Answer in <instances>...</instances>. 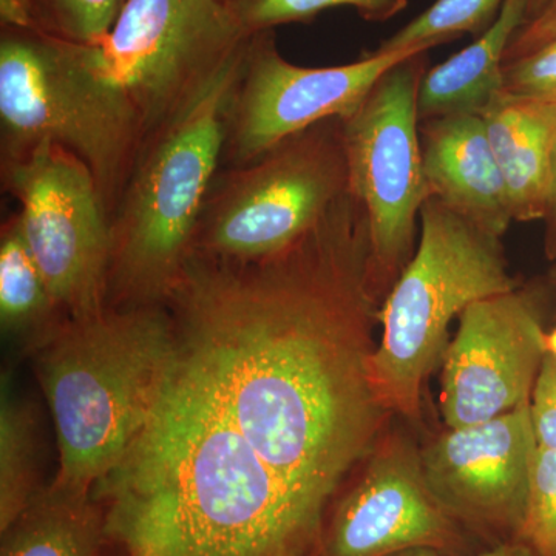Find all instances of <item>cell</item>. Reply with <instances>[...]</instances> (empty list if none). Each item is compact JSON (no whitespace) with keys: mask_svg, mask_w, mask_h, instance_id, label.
<instances>
[{"mask_svg":"<svg viewBox=\"0 0 556 556\" xmlns=\"http://www.w3.org/2000/svg\"><path fill=\"white\" fill-rule=\"evenodd\" d=\"M536 448L526 404L485 422L448 428L420 447V457L441 506L492 547L518 540Z\"/></svg>","mask_w":556,"mask_h":556,"instance_id":"cell-13","label":"cell"},{"mask_svg":"<svg viewBox=\"0 0 556 556\" xmlns=\"http://www.w3.org/2000/svg\"><path fill=\"white\" fill-rule=\"evenodd\" d=\"M350 190L343 121H321L244 166L222 167L192 255L255 263L302 239Z\"/></svg>","mask_w":556,"mask_h":556,"instance_id":"cell-6","label":"cell"},{"mask_svg":"<svg viewBox=\"0 0 556 556\" xmlns=\"http://www.w3.org/2000/svg\"><path fill=\"white\" fill-rule=\"evenodd\" d=\"M530 417L538 445L556 452V358L551 354L544 357L533 388Z\"/></svg>","mask_w":556,"mask_h":556,"instance_id":"cell-25","label":"cell"},{"mask_svg":"<svg viewBox=\"0 0 556 556\" xmlns=\"http://www.w3.org/2000/svg\"><path fill=\"white\" fill-rule=\"evenodd\" d=\"M525 24V0H506L489 30L447 61L428 68L417 93L419 121L481 115L504 89V56Z\"/></svg>","mask_w":556,"mask_h":556,"instance_id":"cell-16","label":"cell"},{"mask_svg":"<svg viewBox=\"0 0 556 556\" xmlns=\"http://www.w3.org/2000/svg\"><path fill=\"white\" fill-rule=\"evenodd\" d=\"M526 2V22L532 21L536 17L551 0H525Z\"/></svg>","mask_w":556,"mask_h":556,"instance_id":"cell-29","label":"cell"},{"mask_svg":"<svg viewBox=\"0 0 556 556\" xmlns=\"http://www.w3.org/2000/svg\"><path fill=\"white\" fill-rule=\"evenodd\" d=\"M544 222V254L556 263V146L552 163L551 189H548L546 215Z\"/></svg>","mask_w":556,"mask_h":556,"instance_id":"cell-28","label":"cell"},{"mask_svg":"<svg viewBox=\"0 0 556 556\" xmlns=\"http://www.w3.org/2000/svg\"><path fill=\"white\" fill-rule=\"evenodd\" d=\"M427 70L426 53L388 70L342 119L350 193L367 222L369 276L382 303L415 255L428 199L417 113Z\"/></svg>","mask_w":556,"mask_h":556,"instance_id":"cell-7","label":"cell"},{"mask_svg":"<svg viewBox=\"0 0 556 556\" xmlns=\"http://www.w3.org/2000/svg\"><path fill=\"white\" fill-rule=\"evenodd\" d=\"M552 280H554V283L556 285V266L554 273H552Z\"/></svg>","mask_w":556,"mask_h":556,"instance_id":"cell-31","label":"cell"},{"mask_svg":"<svg viewBox=\"0 0 556 556\" xmlns=\"http://www.w3.org/2000/svg\"><path fill=\"white\" fill-rule=\"evenodd\" d=\"M427 51H372L350 64L302 67L280 53L276 31L255 33L230 102L223 167L244 166L321 121L348 118L388 70Z\"/></svg>","mask_w":556,"mask_h":556,"instance_id":"cell-10","label":"cell"},{"mask_svg":"<svg viewBox=\"0 0 556 556\" xmlns=\"http://www.w3.org/2000/svg\"><path fill=\"white\" fill-rule=\"evenodd\" d=\"M428 197L503 239L514 223L506 181L479 115L420 121Z\"/></svg>","mask_w":556,"mask_h":556,"instance_id":"cell-14","label":"cell"},{"mask_svg":"<svg viewBox=\"0 0 556 556\" xmlns=\"http://www.w3.org/2000/svg\"><path fill=\"white\" fill-rule=\"evenodd\" d=\"M361 470L327 515L316 556H393L413 548L481 552L478 538L434 497L420 447L405 431L387 428Z\"/></svg>","mask_w":556,"mask_h":556,"instance_id":"cell-12","label":"cell"},{"mask_svg":"<svg viewBox=\"0 0 556 556\" xmlns=\"http://www.w3.org/2000/svg\"><path fill=\"white\" fill-rule=\"evenodd\" d=\"M249 38L222 0H129L97 46L137 110L144 144L199 100Z\"/></svg>","mask_w":556,"mask_h":556,"instance_id":"cell-8","label":"cell"},{"mask_svg":"<svg viewBox=\"0 0 556 556\" xmlns=\"http://www.w3.org/2000/svg\"><path fill=\"white\" fill-rule=\"evenodd\" d=\"M226 9L252 36L288 24H308L318 14L351 7L368 22H386L407 9L408 0H225Z\"/></svg>","mask_w":556,"mask_h":556,"instance_id":"cell-21","label":"cell"},{"mask_svg":"<svg viewBox=\"0 0 556 556\" xmlns=\"http://www.w3.org/2000/svg\"><path fill=\"white\" fill-rule=\"evenodd\" d=\"M40 141L75 153L112 218L142 146L137 110L98 46L0 27V159Z\"/></svg>","mask_w":556,"mask_h":556,"instance_id":"cell-4","label":"cell"},{"mask_svg":"<svg viewBox=\"0 0 556 556\" xmlns=\"http://www.w3.org/2000/svg\"><path fill=\"white\" fill-rule=\"evenodd\" d=\"M518 285L508 273L503 239L428 197L420 208L415 255L380 308L382 336L369 365L387 412L417 422L420 391L441 367L453 318L471 303Z\"/></svg>","mask_w":556,"mask_h":556,"instance_id":"cell-5","label":"cell"},{"mask_svg":"<svg viewBox=\"0 0 556 556\" xmlns=\"http://www.w3.org/2000/svg\"><path fill=\"white\" fill-rule=\"evenodd\" d=\"M518 540L540 556H556V452L538 445L526 517Z\"/></svg>","mask_w":556,"mask_h":556,"instance_id":"cell-23","label":"cell"},{"mask_svg":"<svg viewBox=\"0 0 556 556\" xmlns=\"http://www.w3.org/2000/svg\"><path fill=\"white\" fill-rule=\"evenodd\" d=\"M222 2H225V0H222Z\"/></svg>","mask_w":556,"mask_h":556,"instance_id":"cell-32","label":"cell"},{"mask_svg":"<svg viewBox=\"0 0 556 556\" xmlns=\"http://www.w3.org/2000/svg\"><path fill=\"white\" fill-rule=\"evenodd\" d=\"M514 222H543L556 146V102L501 90L481 113Z\"/></svg>","mask_w":556,"mask_h":556,"instance_id":"cell-15","label":"cell"},{"mask_svg":"<svg viewBox=\"0 0 556 556\" xmlns=\"http://www.w3.org/2000/svg\"><path fill=\"white\" fill-rule=\"evenodd\" d=\"M506 0H437L380 43L378 53L433 47L471 33L481 36L500 16Z\"/></svg>","mask_w":556,"mask_h":556,"instance_id":"cell-20","label":"cell"},{"mask_svg":"<svg viewBox=\"0 0 556 556\" xmlns=\"http://www.w3.org/2000/svg\"><path fill=\"white\" fill-rule=\"evenodd\" d=\"M504 90L556 102V39L504 64Z\"/></svg>","mask_w":556,"mask_h":556,"instance_id":"cell-24","label":"cell"},{"mask_svg":"<svg viewBox=\"0 0 556 556\" xmlns=\"http://www.w3.org/2000/svg\"><path fill=\"white\" fill-rule=\"evenodd\" d=\"M129 0H27L36 30L70 42L97 46Z\"/></svg>","mask_w":556,"mask_h":556,"instance_id":"cell-22","label":"cell"},{"mask_svg":"<svg viewBox=\"0 0 556 556\" xmlns=\"http://www.w3.org/2000/svg\"><path fill=\"white\" fill-rule=\"evenodd\" d=\"M546 350L547 354L556 358V325L546 334Z\"/></svg>","mask_w":556,"mask_h":556,"instance_id":"cell-30","label":"cell"},{"mask_svg":"<svg viewBox=\"0 0 556 556\" xmlns=\"http://www.w3.org/2000/svg\"><path fill=\"white\" fill-rule=\"evenodd\" d=\"M0 177L20 204L25 239L68 318L108 308L112 225L89 167L56 142L40 141L0 159Z\"/></svg>","mask_w":556,"mask_h":556,"instance_id":"cell-9","label":"cell"},{"mask_svg":"<svg viewBox=\"0 0 556 556\" xmlns=\"http://www.w3.org/2000/svg\"><path fill=\"white\" fill-rule=\"evenodd\" d=\"M393 556H540L529 544L521 540L507 541L497 546L486 547L484 551L471 555H448L431 548H413V551L401 552Z\"/></svg>","mask_w":556,"mask_h":556,"instance_id":"cell-27","label":"cell"},{"mask_svg":"<svg viewBox=\"0 0 556 556\" xmlns=\"http://www.w3.org/2000/svg\"><path fill=\"white\" fill-rule=\"evenodd\" d=\"M247 49L141 146L110 218L109 306L166 305L177 287L223 167L230 102Z\"/></svg>","mask_w":556,"mask_h":556,"instance_id":"cell-3","label":"cell"},{"mask_svg":"<svg viewBox=\"0 0 556 556\" xmlns=\"http://www.w3.org/2000/svg\"><path fill=\"white\" fill-rule=\"evenodd\" d=\"M148 420L91 497L112 556H316L369 455L350 408L288 345L243 274L190 255Z\"/></svg>","mask_w":556,"mask_h":556,"instance_id":"cell-1","label":"cell"},{"mask_svg":"<svg viewBox=\"0 0 556 556\" xmlns=\"http://www.w3.org/2000/svg\"><path fill=\"white\" fill-rule=\"evenodd\" d=\"M104 526L91 496L47 486L2 533L0 556H102Z\"/></svg>","mask_w":556,"mask_h":556,"instance_id":"cell-18","label":"cell"},{"mask_svg":"<svg viewBox=\"0 0 556 556\" xmlns=\"http://www.w3.org/2000/svg\"><path fill=\"white\" fill-rule=\"evenodd\" d=\"M548 291L518 285L471 303L441 364L439 409L447 428L473 426L530 404L546 357Z\"/></svg>","mask_w":556,"mask_h":556,"instance_id":"cell-11","label":"cell"},{"mask_svg":"<svg viewBox=\"0 0 556 556\" xmlns=\"http://www.w3.org/2000/svg\"><path fill=\"white\" fill-rule=\"evenodd\" d=\"M68 316L47 283L22 229L10 215L0 229V324L3 336L38 350Z\"/></svg>","mask_w":556,"mask_h":556,"instance_id":"cell-17","label":"cell"},{"mask_svg":"<svg viewBox=\"0 0 556 556\" xmlns=\"http://www.w3.org/2000/svg\"><path fill=\"white\" fill-rule=\"evenodd\" d=\"M38 422L35 409L14 393L3 375L0 401V532L24 514L40 489L36 486Z\"/></svg>","mask_w":556,"mask_h":556,"instance_id":"cell-19","label":"cell"},{"mask_svg":"<svg viewBox=\"0 0 556 556\" xmlns=\"http://www.w3.org/2000/svg\"><path fill=\"white\" fill-rule=\"evenodd\" d=\"M174 345L166 305L67 318L36 350L60 448L53 489L91 496L138 437Z\"/></svg>","mask_w":556,"mask_h":556,"instance_id":"cell-2","label":"cell"},{"mask_svg":"<svg viewBox=\"0 0 556 556\" xmlns=\"http://www.w3.org/2000/svg\"><path fill=\"white\" fill-rule=\"evenodd\" d=\"M554 39H556V0H551L546 9L519 28L508 46L504 64L521 60Z\"/></svg>","mask_w":556,"mask_h":556,"instance_id":"cell-26","label":"cell"}]
</instances>
